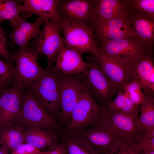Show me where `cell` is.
<instances>
[{
  "label": "cell",
  "instance_id": "cell-1",
  "mask_svg": "<svg viewBox=\"0 0 154 154\" xmlns=\"http://www.w3.org/2000/svg\"><path fill=\"white\" fill-rule=\"evenodd\" d=\"M87 59V72L77 74L87 92L103 108H107L118 92L103 72L96 57L92 55Z\"/></svg>",
  "mask_w": 154,
  "mask_h": 154
},
{
  "label": "cell",
  "instance_id": "cell-2",
  "mask_svg": "<svg viewBox=\"0 0 154 154\" xmlns=\"http://www.w3.org/2000/svg\"><path fill=\"white\" fill-rule=\"evenodd\" d=\"M45 72L27 85L25 89L31 93L52 115L60 112L59 74L47 68Z\"/></svg>",
  "mask_w": 154,
  "mask_h": 154
},
{
  "label": "cell",
  "instance_id": "cell-3",
  "mask_svg": "<svg viewBox=\"0 0 154 154\" xmlns=\"http://www.w3.org/2000/svg\"><path fill=\"white\" fill-rule=\"evenodd\" d=\"M38 49L32 42L26 48H20L10 54L11 61L15 62V82L24 89L46 71L38 64Z\"/></svg>",
  "mask_w": 154,
  "mask_h": 154
},
{
  "label": "cell",
  "instance_id": "cell-4",
  "mask_svg": "<svg viewBox=\"0 0 154 154\" xmlns=\"http://www.w3.org/2000/svg\"><path fill=\"white\" fill-rule=\"evenodd\" d=\"M104 110L85 89L72 112L66 132L78 134L101 118Z\"/></svg>",
  "mask_w": 154,
  "mask_h": 154
},
{
  "label": "cell",
  "instance_id": "cell-5",
  "mask_svg": "<svg viewBox=\"0 0 154 154\" xmlns=\"http://www.w3.org/2000/svg\"><path fill=\"white\" fill-rule=\"evenodd\" d=\"M63 34L64 46L81 55L87 53L96 55L99 50L95 39L94 32L86 25L61 21L59 26Z\"/></svg>",
  "mask_w": 154,
  "mask_h": 154
},
{
  "label": "cell",
  "instance_id": "cell-6",
  "mask_svg": "<svg viewBox=\"0 0 154 154\" xmlns=\"http://www.w3.org/2000/svg\"><path fill=\"white\" fill-rule=\"evenodd\" d=\"M77 135L89 142L99 154H112L124 138L102 117Z\"/></svg>",
  "mask_w": 154,
  "mask_h": 154
},
{
  "label": "cell",
  "instance_id": "cell-7",
  "mask_svg": "<svg viewBox=\"0 0 154 154\" xmlns=\"http://www.w3.org/2000/svg\"><path fill=\"white\" fill-rule=\"evenodd\" d=\"M95 3V0H58L61 21L86 25L93 29L97 22Z\"/></svg>",
  "mask_w": 154,
  "mask_h": 154
},
{
  "label": "cell",
  "instance_id": "cell-8",
  "mask_svg": "<svg viewBox=\"0 0 154 154\" xmlns=\"http://www.w3.org/2000/svg\"><path fill=\"white\" fill-rule=\"evenodd\" d=\"M26 124L54 132L59 127L53 116L48 112L36 98L26 90L22 96L19 119Z\"/></svg>",
  "mask_w": 154,
  "mask_h": 154
},
{
  "label": "cell",
  "instance_id": "cell-9",
  "mask_svg": "<svg viewBox=\"0 0 154 154\" xmlns=\"http://www.w3.org/2000/svg\"><path fill=\"white\" fill-rule=\"evenodd\" d=\"M59 73L60 112L58 117L61 122L67 124L70 120L72 112L85 88L77 74Z\"/></svg>",
  "mask_w": 154,
  "mask_h": 154
},
{
  "label": "cell",
  "instance_id": "cell-10",
  "mask_svg": "<svg viewBox=\"0 0 154 154\" xmlns=\"http://www.w3.org/2000/svg\"><path fill=\"white\" fill-rule=\"evenodd\" d=\"M97 40L96 41L98 44L99 52L110 58L124 63H133L144 49L135 38L112 40L98 38Z\"/></svg>",
  "mask_w": 154,
  "mask_h": 154
},
{
  "label": "cell",
  "instance_id": "cell-11",
  "mask_svg": "<svg viewBox=\"0 0 154 154\" xmlns=\"http://www.w3.org/2000/svg\"><path fill=\"white\" fill-rule=\"evenodd\" d=\"M39 36L32 42L39 54L45 55L48 59V67L51 68L57 54L64 47L63 39L58 26L51 21L44 20Z\"/></svg>",
  "mask_w": 154,
  "mask_h": 154
},
{
  "label": "cell",
  "instance_id": "cell-12",
  "mask_svg": "<svg viewBox=\"0 0 154 154\" xmlns=\"http://www.w3.org/2000/svg\"><path fill=\"white\" fill-rule=\"evenodd\" d=\"M94 55L97 58L103 72L115 86L118 92L123 91L125 85L135 79L134 62L132 64L121 63L110 58L100 52Z\"/></svg>",
  "mask_w": 154,
  "mask_h": 154
},
{
  "label": "cell",
  "instance_id": "cell-13",
  "mask_svg": "<svg viewBox=\"0 0 154 154\" xmlns=\"http://www.w3.org/2000/svg\"><path fill=\"white\" fill-rule=\"evenodd\" d=\"M102 117L119 136L132 141L140 128L138 114L124 113L108 108L104 109Z\"/></svg>",
  "mask_w": 154,
  "mask_h": 154
},
{
  "label": "cell",
  "instance_id": "cell-14",
  "mask_svg": "<svg viewBox=\"0 0 154 154\" xmlns=\"http://www.w3.org/2000/svg\"><path fill=\"white\" fill-rule=\"evenodd\" d=\"M130 17L114 19L97 22L93 29L98 38L110 40L135 38L137 35L131 29Z\"/></svg>",
  "mask_w": 154,
  "mask_h": 154
},
{
  "label": "cell",
  "instance_id": "cell-15",
  "mask_svg": "<svg viewBox=\"0 0 154 154\" xmlns=\"http://www.w3.org/2000/svg\"><path fill=\"white\" fill-rule=\"evenodd\" d=\"M24 90L23 88L14 83L12 87L1 90L0 93V127L8 124L13 119H19Z\"/></svg>",
  "mask_w": 154,
  "mask_h": 154
},
{
  "label": "cell",
  "instance_id": "cell-16",
  "mask_svg": "<svg viewBox=\"0 0 154 154\" xmlns=\"http://www.w3.org/2000/svg\"><path fill=\"white\" fill-rule=\"evenodd\" d=\"M153 50L144 49L134 63L135 79L141 84L144 93L154 97Z\"/></svg>",
  "mask_w": 154,
  "mask_h": 154
},
{
  "label": "cell",
  "instance_id": "cell-17",
  "mask_svg": "<svg viewBox=\"0 0 154 154\" xmlns=\"http://www.w3.org/2000/svg\"><path fill=\"white\" fill-rule=\"evenodd\" d=\"M55 64L50 69L56 72L66 75H74L87 72L88 63L76 51L63 47L56 56Z\"/></svg>",
  "mask_w": 154,
  "mask_h": 154
},
{
  "label": "cell",
  "instance_id": "cell-18",
  "mask_svg": "<svg viewBox=\"0 0 154 154\" xmlns=\"http://www.w3.org/2000/svg\"><path fill=\"white\" fill-rule=\"evenodd\" d=\"M44 20L37 17L35 22L29 23L21 15L19 22L9 36V44L16 45L20 48H27L30 41L36 39L40 35V27Z\"/></svg>",
  "mask_w": 154,
  "mask_h": 154
},
{
  "label": "cell",
  "instance_id": "cell-19",
  "mask_svg": "<svg viewBox=\"0 0 154 154\" xmlns=\"http://www.w3.org/2000/svg\"><path fill=\"white\" fill-rule=\"evenodd\" d=\"M130 25L137 35V41L145 49H154V19L139 13L131 12Z\"/></svg>",
  "mask_w": 154,
  "mask_h": 154
},
{
  "label": "cell",
  "instance_id": "cell-20",
  "mask_svg": "<svg viewBox=\"0 0 154 154\" xmlns=\"http://www.w3.org/2000/svg\"><path fill=\"white\" fill-rule=\"evenodd\" d=\"M22 13L27 17L34 14L59 27L61 22L57 9L58 0H23Z\"/></svg>",
  "mask_w": 154,
  "mask_h": 154
},
{
  "label": "cell",
  "instance_id": "cell-21",
  "mask_svg": "<svg viewBox=\"0 0 154 154\" xmlns=\"http://www.w3.org/2000/svg\"><path fill=\"white\" fill-rule=\"evenodd\" d=\"M94 9L97 22L130 17L131 13L130 0H95Z\"/></svg>",
  "mask_w": 154,
  "mask_h": 154
},
{
  "label": "cell",
  "instance_id": "cell-22",
  "mask_svg": "<svg viewBox=\"0 0 154 154\" xmlns=\"http://www.w3.org/2000/svg\"><path fill=\"white\" fill-rule=\"evenodd\" d=\"M23 142L40 149L56 144L58 137L55 132L37 127L27 129L23 133Z\"/></svg>",
  "mask_w": 154,
  "mask_h": 154
},
{
  "label": "cell",
  "instance_id": "cell-23",
  "mask_svg": "<svg viewBox=\"0 0 154 154\" xmlns=\"http://www.w3.org/2000/svg\"><path fill=\"white\" fill-rule=\"evenodd\" d=\"M67 154H99L88 141L78 135L65 132L59 135Z\"/></svg>",
  "mask_w": 154,
  "mask_h": 154
},
{
  "label": "cell",
  "instance_id": "cell-24",
  "mask_svg": "<svg viewBox=\"0 0 154 154\" xmlns=\"http://www.w3.org/2000/svg\"><path fill=\"white\" fill-rule=\"evenodd\" d=\"M22 0H0V20L9 21L10 27H14L18 23L22 13Z\"/></svg>",
  "mask_w": 154,
  "mask_h": 154
},
{
  "label": "cell",
  "instance_id": "cell-25",
  "mask_svg": "<svg viewBox=\"0 0 154 154\" xmlns=\"http://www.w3.org/2000/svg\"><path fill=\"white\" fill-rule=\"evenodd\" d=\"M143 94L144 100L141 104V115L139 118L140 129L154 127V97Z\"/></svg>",
  "mask_w": 154,
  "mask_h": 154
},
{
  "label": "cell",
  "instance_id": "cell-26",
  "mask_svg": "<svg viewBox=\"0 0 154 154\" xmlns=\"http://www.w3.org/2000/svg\"><path fill=\"white\" fill-rule=\"evenodd\" d=\"M0 141L4 143L12 151L23 142V133L18 128L3 125L0 127Z\"/></svg>",
  "mask_w": 154,
  "mask_h": 154
},
{
  "label": "cell",
  "instance_id": "cell-27",
  "mask_svg": "<svg viewBox=\"0 0 154 154\" xmlns=\"http://www.w3.org/2000/svg\"><path fill=\"white\" fill-rule=\"evenodd\" d=\"M138 107L132 102L123 91H120L111 101L107 108L125 113L138 114Z\"/></svg>",
  "mask_w": 154,
  "mask_h": 154
},
{
  "label": "cell",
  "instance_id": "cell-28",
  "mask_svg": "<svg viewBox=\"0 0 154 154\" xmlns=\"http://www.w3.org/2000/svg\"><path fill=\"white\" fill-rule=\"evenodd\" d=\"M132 142L138 153L154 151V127L140 129Z\"/></svg>",
  "mask_w": 154,
  "mask_h": 154
},
{
  "label": "cell",
  "instance_id": "cell-29",
  "mask_svg": "<svg viewBox=\"0 0 154 154\" xmlns=\"http://www.w3.org/2000/svg\"><path fill=\"white\" fill-rule=\"evenodd\" d=\"M142 87L139 82L133 79L129 82L125 86L123 91L132 102L139 106L143 102L144 94L142 91Z\"/></svg>",
  "mask_w": 154,
  "mask_h": 154
},
{
  "label": "cell",
  "instance_id": "cell-30",
  "mask_svg": "<svg viewBox=\"0 0 154 154\" xmlns=\"http://www.w3.org/2000/svg\"><path fill=\"white\" fill-rule=\"evenodd\" d=\"M15 82L14 66L0 58V88H6Z\"/></svg>",
  "mask_w": 154,
  "mask_h": 154
},
{
  "label": "cell",
  "instance_id": "cell-31",
  "mask_svg": "<svg viewBox=\"0 0 154 154\" xmlns=\"http://www.w3.org/2000/svg\"><path fill=\"white\" fill-rule=\"evenodd\" d=\"M131 12L147 15L154 19V0H130Z\"/></svg>",
  "mask_w": 154,
  "mask_h": 154
},
{
  "label": "cell",
  "instance_id": "cell-32",
  "mask_svg": "<svg viewBox=\"0 0 154 154\" xmlns=\"http://www.w3.org/2000/svg\"><path fill=\"white\" fill-rule=\"evenodd\" d=\"M3 21L0 20V55L7 62H11L10 53L8 49V43L5 31L1 27V24Z\"/></svg>",
  "mask_w": 154,
  "mask_h": 154
},
{
  "label": "cell",
  "instance_id": "cell-33",
  "mask_svg": "<svg viewBox=\"0 0 154 154\" xmlns=\"http://www.w3.org/2000/svg\"><path fill=\"white\" fill-rule=\"evenodd\" d=\"M112 154H139L131 141L123 139Z\"/></svg>",
  "mask_w": 154,
  "mask_h": 154
},
{
  "label": "cell",
  "instance_id": "cell-34",
  "mask_svg": "<svg viewBox=\"0 0 154 154\" xmlns=\"http://www.w3.org/2000/svg\"><path fill=\"white\" fill-rule=\"evenodd\" d=\"M44 153L27 143L21 144L13 151L11 154H44Z\"/></svg>",
  "mask_w": 154,
  "mask_h": 154
},
{
  "label": "cell",
  "instance_id": "cell-35",
  "mask_svg": "<svg viewBox=\"0 0 154 154\" xmlns=\"http://www.w3.org/2000/svg\"><path fill=\"white\" fill-rule=\"evenodd\" d=\"M50 147V149L49 151H44V154H67L66 146L62 142Z\"/></svg>",
  "mask_w": 154,
  "mask_h": 154
},
{
  "label": "cell",
  "instance_id": "cell-36",
  "mask_svg": "<svg viewBox=\"0 0 154 154\" xmlns=\"http://www.w3.org/2000/svg\"><path fill=\"white\" fill-rule=\"evenodd\" d=\"M0 154H8L9 149L3 142L0 141Z\"/></svg>",
  "mask_w": 154,
  "mask_h": 154
},
{
  "label": "cell",
  "instance_id": "cell-37",
  "mask_svg": "<svg viewBox=\"0 0 154 154\" xmlns=\"http://www.w3.org/2000/svg\"><path fill=\"white\" fill-rule=\"evenodd\" d=\"M139 153V154H154V151H142Z\"/></svg>",
  "mask_w": 154,
  "mask_h": 154
},
{
  "label": "cell",
  "instance_id": "cell-38",
  "mask_svg": "<svg viewBox=\"0 0 154 154\" xmlns=\"http://www.w3.org/2000/svg\"><path fill=\"white\" fill-rule=\"evenodd\" d=\"M1 90L0 91V93L1 92V90ZM1 115H0V125H1Z\"/></svg>",
  "mask_w": 154,
  "mask_h": 154
},
{
  "label": "cell",
  "instance_id": "cell-39",
  "mask_svg": "<svg viewBox=\"0 0 154 154\" xmlns=\"http://www.w3.org/2000/svg\"><path fill=\"white\" fill-rule=\"evenodd\" d=\"M2 89H1V88H0V91L1 90H2Z\"/></svg>",
  "mask_w": 154,
  "mask_h": 154
},
{
  "label": "cell",
  "instance_id": "cell-40",
  "mask_svg": "<svg viewBox=\"0 0 154 154\" xmlns=\"http://www.w3.org/2000/svg\"><path fill=\"white\" fill-rule=\"evenodd\" d=\"M0 145H1V143H0Z\"/></svg>",
  "mask_w": 154,
  "mask_h": 154
}]
</instances>
